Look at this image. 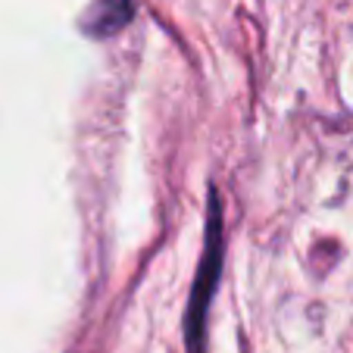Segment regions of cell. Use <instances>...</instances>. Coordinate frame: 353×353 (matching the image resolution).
<instances>
[{
	"mask_svg": "<svg viewBox=\"0 0 353 353\" xmlns=\"http://www.w3.org/2000/svg\"><path fill=\"white\" fill-rule=\"evenodd\" d=\"M222 219H219V200L216 194L210 197V219H207V250L197 269V281L191 291V303H188V319H185V334H188V350L200 353V338H203V325H207V310L213 288L219 281V266H222Z\"/></svg>",
	"mask_w": 353,
	"mask_h": 353,
	"instance_id": "obj_1",
	"label": "cell"
},
{
	"mask_svg": "<svg viewBox=\"0 0 353 353\" xmlns=\"http://www.w3.org/2000/svg\"><path fill=\"white\" fill-rule=\"evenodd\" d=\"M134 16V0H94V7L85 16V32L94 38H107L116 34L122 26H128V19Z\"/></svg>",
	"mask_w": 353,
	"mask_h": 353,
	"instance_id": "obj_2",
	"label": "cell"
}]
</instances>
